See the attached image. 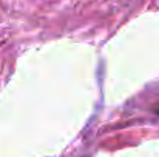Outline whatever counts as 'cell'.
Returning a JSON list of instances; mask_svg holds the SVG:
<instances>
[{"label": "cell", "mask_w": 159, "mask_h": 157, "mask_svg": "<svg viewBox=\"0 0 159 157\" xmlns=\"http://www.w3.org/2000/svg\"><path fill=\"white\" fill-rule=\"evenodd\" d=\"M158 112H159V111H158Z\"/></svg>", "instance_id": "cell-1"}]
</instances>
